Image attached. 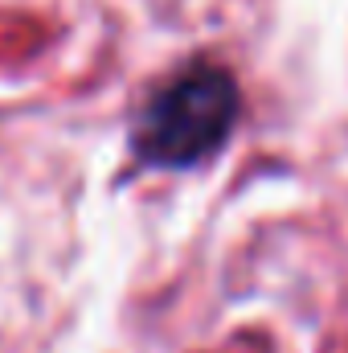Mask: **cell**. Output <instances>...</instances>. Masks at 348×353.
I'll return each instance as SVG.
<instances>
[{"instance_id":"1","label":"cell","mask_w":348,"mask_h":353,"mask_svg":"<svg viewBox=\"0 0 348 353\" xmlns=\"http://www.w3.org/2000/svg\"><path fill=\"white\" fill-rule=\"evenodd\" d=\"M238 115V79L217 62H193L140 103L131 119V152L164 173L197 169L226 148Z\"/></svg>"}]
</instances>
